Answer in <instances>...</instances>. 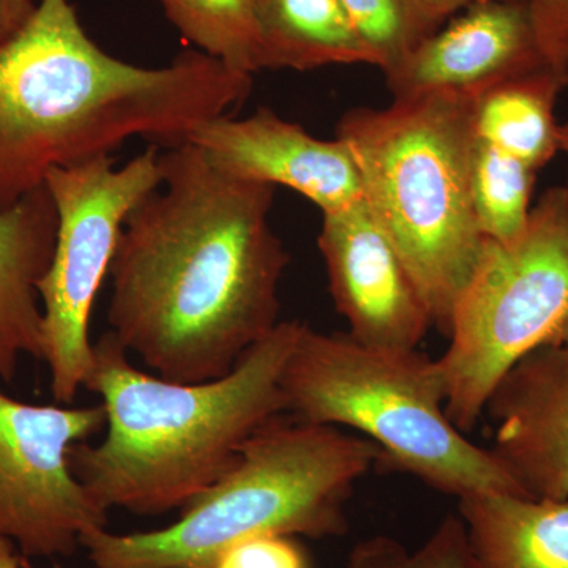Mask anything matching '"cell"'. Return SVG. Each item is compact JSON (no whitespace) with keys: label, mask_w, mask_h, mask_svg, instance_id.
Here are the masks:
<instances>
[{"label":"cell","mask_w":568,"mask_h":568,"mask_svg":"<svg viewBox=\"0 0 568 568\" xmlns=\"http://www.w3.org/2000/svg\"><path fill=\"white\" fill-rule=\"evenodd\" d=\"M160 164L159 189L123 223L108 323L156 376L209 383L282 323L291 257L271 224L275 186L224 174L192 142Z\"/></svg>","instance_id":"6da1fadb"},{"label":"cell","mask_w":568,"mask_h":568,"mask_svg":"<svg viewBox=\"0 0 568 568\" xmlns=\"http://www.w3.org/2000/svg\"><path fill=\"white\" fill-rule=\"evenodd\" d=\"M252 91V74L197 50L160 69L121 61L85 33L70 0H40L0 44V212L52 170L112 156L132 138L185 144Z\"/></svg>","instance_id":"7a4b0ae2"},{"label":"cell","mask_w":568,"mask_h":568,"mask_svg":"<svg viewBox=\"0 0 568 568\" xmlns=\"http://www.w3.org/2000/svg\"><path fill=\"white\" fill-rule=\"evenodd\" d=\"M305 323L282 321L209 383L148 375L110 331L93 343L82 388L102 398L106 436L70 448L74 477L106 510L141 517L185 508L226 476L246 440L284 414L282 375Z\"/></svg>","instance_id":"3957f363"},{"label":"cell","mask_w":568,"mask_h":568,"mask_svg":"<svg viewBox=\"0 0 568 568\" xmlns=\"http://www.w3.org/2000/svg\"><path fill=\"white\" fill-rule=\"evenodd\" d=\"M383 465L366 437L282 414L244 444L233 469L149 532L82 537L92 568H215L227 549L261 536L325 538L347 532L355 484Z\"/></svg>","instance_id":"277c9868"},{"label":"cell","mask_w":568,"mask_h":568,"mask_svg":"<svg viewBox=\"0 0 568 568\" xmlns=\"http://www.w3.org/2000/svg\"><path fill=\"white\" fill-rule=\"evenodd\" d=\"M336 138L353 156L366 209L416 283L433 327L448 336L485 244L470 200L473 97L432 92L381 110L355 108Z\"/></svg>","instance_id":"5b68a950"},{"label":"cell","mask_w":568,"mask_h":568,"mask_svg":"<svg viewBox=\"0 0 568 568\" xmlns=\"http://www.w3.org/2000/svg\"><path fill=\"white\" fill-rule=\"evenodd\" d=\"M282 394L286 416L357 429L383 452L381 466L444 495L526 496L491 448L452 424L439 366L418 349H377L304 324L284 365Z\"/></svg>","instance_id":"8992f818"},{"label":"cell","mask_w":568,"mask_h":568,"mask_svg":"<svg viewBox=\"0 0 568 568\" xmlns=\"http://www.w3.org/2000/svg\"><path fill=\"white\" fill-rule=\"evenodd\" d=\"M450 345L436 358L446 414L470 433L499 381L523 357L568 346V189L551 186L510 244L485 239L452 315Z\"/></svg>","instance_id":"52a82bcc"},{"label":"cell","mask_w":568,"mask_h":568,"mask_svg":"<svg viewBox=\"0 0 568 568\" xmlns=\"http://www.w3.org/2000/svg\"><path fill=\"white\" fill-rule=\"evenodd\" d=\"M160 153L151 144L121 168L102 156L52 170L44 181L58 212V235L39 295L43 361L59 405L73 403L91 369L93 304L110 275L126 216L162 183Z\"/></svg>","instance_id":"ba28073f"},{"label":"cell","mask_w":568,"mask_h":568,"mask_svg":"<svg viewBox=\"0 0 568 568\" xmlns=\"http://www.w3.org/2000/svg\"><path fill=\"white\" fill-rule=\"evenodd\" d=\"M106 428L102 405L39 406L0 392V537L24 558H70L108 511L74 477L70 448Z\"/></svg>","instance_id":"9c48e42d"},{"label":"cell","mask_w":568,"mask_h":568,"mask_svg":"<svg viewBox=\"0 0 568 568\" xmlns=\"http://www.w3.org/2000/svg\"><path fill=\"white\" fill-rule=\"evenodd\" d=\"M317 246L336 310L349 325L347 334L377 349H418L433 327L432 317L365 201L323 213Z\"/></svg>","instance_id":"30bf717a"},{"label":"cell","mask_w":568,"mask_h":568,"mask_svg":"<svg viewBox=\"0 0 568 568\" xmlns=\"http://www.w3.org/2000/svg\"><path fill=\"white\" fill-rule=\"evenodd\" d=\"M190 142L224 174L275 189L286 186L323 213L345 211L365 201L345 142L313 136L268 108L244 119H215L197 129Z\"/></svg>","instance_id":"8fae6325"},{"label":"cell","mask_w":568,"mask_h":568,"mask_svg":"<svg viewBox=\"0 0 568 568\" xmlns=\"http://www.w3.org/2000/svg\"><path fill=\"white\" fill-rule=\"evenodd\" d=\"M545 65L528 3L485 0L422 41L384 77L394 99L432 92L476 97Z\"/></svg>","instance_id":"7c38bea8"},{"label":"cell","mask_w":568,"mask_h":568,"mask_svg":"<svg viewBox=\"0 0 568 568\" xmlns=\"http://www.w3.org/2000/svg\"><path fill=\"white\" fill-rule=\"evenodd\" d=\"M485 414L491 452L526 496L568 497V346L532 351L504 375Z\"/></svg>","instance_id":"4fadbf2b"},{"label":"cell","mask_w":568,"mask_h":568,"mask_svg":"<svg viewBox=\"0 0 568 568\" xmlns=\"http://www.w3.org/2000/svg\"><path fill=\"white\" fill-rule=\"evenodd\" d=\"M58 212L47 186L0 212V379L11 384L22 355L43 361L39 283L50 268Z\"/></svg>","instance_id":"5bb4252c"},{"label":"cell","mask_w":568,"mask_h":568,"mask_svg":"<svg viewBox=\"0 0 568 568\" xmlns=\"http://www.w3.org/2000/svg\"><path fill=\"white\" fill-rule=\"evenodd\" d=\"M476 568H568V497H459Z\"/></svg>","instance_id":"9a60e30c"},{"label":"cell","mask_w":568,"mask_h":568,"mask_svg":"<svg viewBox=\"0 0 568 568\" xmlns=\"http://www.w3.org/2000/svg\"><path fill=\"white\" fill-rule=\"evenodd\" d=\"M263 70L308 71L327 65H373L339 0H256Z\"/></svg>","instance_id":"2e32d148"},{"label":"cell","mask_w":568,"mask_h":568,"mask_svg":"<svg viewBox=\"0 0 568 568\" xmlns=\"http://www.w3.org/2000/svg\"><path fill=\"white\" fill-rule=\"evenodd\" d=\"M567 88V74L552 65L491 85L473 97L477 140L521 160L538 173L560 152L555 111Z\"/></svg>","instance_id":"e0dca14e"},{"label":"cell","mask_w":568,"mask_h":568,"mask_svg":"<svg viewBox=\"0 0 568 568\" xmlns=\"http://www.w3.org/2000/svg\"><path fill=\"white\" fill-rule=\"evenodd\" d=\"M168 20L197 51L239 73L261 67L256 0H160Z\"/></svg>","instance_id":"ac0fdd59"},{"label":"cell","mask_w":568,"mask_h":568,"mask_svg":"<svg viewBox=\"0 0 568 568\" xmlns=\"http://www.w3.org/2000/svg\"><path fill=\"white\" fill-rule=\"evenodd\" d=\"M537 171L477 140L470 160V200L485 239L510 244L528 227Z\"/></svg>","instance_id":"d6986e66"},{"label":"cell","mask_w":568,"mask_h":568,"mask_svg":"<svg viewBox=\"0 0 568 568\" xmlns=\"http://www.w3.org/2000/svg\"><path fill=\"white\" fill-rule=\"evenodd\" d=\"M383 73L439 31L417 0H339Z\"/></svg>","instance_id":"ffe728a7"},{"label":"cell","mask_w":568,"mask_h":568,"mask_svg":"<svg viewBox=\"0 0 568 568\" xmlns=\"http://www.w3.org/2000/svg\"><path fill=\"white\" fill-rule=\"evenodd\" d=\"M346 568H476L465 523L448 515L416 552L395 538L376 536L355 545Z\"/></svg>","instance_id":"44dd1931"},{"label":"cell","mask_w":568,"mask_h":568,"mask_svg":"<svg viewBox=\"0 0 568 568\" xmlns=\"http://www.w3.org/2000/svg\"><path fill=\"white\" fill-rule=\"evenodd\" d=\"M215 568H310V560L293 537L261 536L227 549Z\"/></svg>","instance_id":"7402d4cb"},{"label":"cell","mask_w":568,"mask_h":568,"mask_svg":"<svg viewBox=\"0 0 568 568\" xmlns=\"http://www.w3.org/2000/svg\"><path fill=\"white\" fill-rule=\"evenodd\" d=\"M549 65L568 77V0H526Z\"/></svg>","instance_id":"603a6c76"},{"label":"cell","mask_w":568,"mask_h":568,"mask_svg":"<svg viewBox=\"0 0 568 568\" xmlns=\"http://www.w3.org/2000/svg\"><path fill=\"white\" fill-rule=\"evenodd\" d=\"M37 7L36 0H0V44L13 39L31 21Z\"/></svg>","instance_id":"cb8c5ba5"},{"label":"cell","mask_w":568,"mask_h":568,"mask_svg":"<svg viewBox=\"0 0 568 568\" xmlns=\"http://www.w3.org/2000/svg\"><path fill=\"white\" fill-rule=\"evenodd\" d=\"M418 6L425 13L436 22L439 28L446 24L458 11L466 10L467 7L485 0H417ZM510 2H526V0H510Z\"/></svg>","instance_id":"d4e9b609"},{"label":"cell","mask_w":568,"mask_h":568,"mask_svg":"<svg viewBox=\"0 0 568 568\" xmlns=\"http://www.w3.org/2000/svg\"><path fill=\"white\" fill-rule=\"evenodd\" d=\"M0 568H22L17 555V545L9 538L0 537Z\"/></svg>","instance_id":"484cf974"},{"label":"cell","mask_w":568,"mask_h":568,"mask_svg":"<svg viewBox=\"0 0 568 568\" xmlns=\"http://www.w3.org/2000/svg\"><path fill=\"white\" fill-rule=\"evenodd\" d=\"M559 149L560 152L568 153V123L559 125Z\"/></svg>","instance_id":"4316f807"}]
</instances>
